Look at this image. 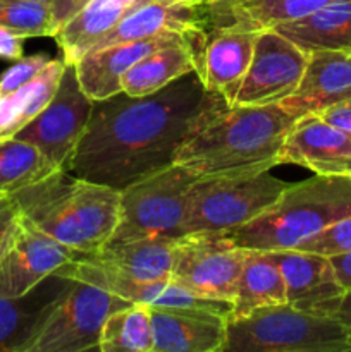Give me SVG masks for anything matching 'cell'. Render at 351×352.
I'll return each mask as SVG.
<instances>
[{"label":"cell","instance_id":"30","mask_svg":"<svg viewBox=\"0 0 351 352\" xmlns=\"http://www.w3.org/2000/svg\"><path fill=\"white\" fill-rule=\"evenodd\" d=\"M155 337L150 308L129 305L105 320L100 336L102 352H153Z\"/></svg>","mask_w":351,"mask_h":352},{"label":"cell","instance_id":"23","mask_svg":"<svg viewBox=\"0 0 351 352\" xmlns=\"http://www.w3.org/2000/svg\"><path fill=\"white\" fill-rule=\"evenodd\" d=\"M174 239H136L107 243L93 253L78 256L134 280H162L171 277Z\"/></svg>","mask_w":351,"mask_h":352},{"label":"cell","instance_id":"29","mask_svg":"<svg viewBox=\"0 0 351 352\" xmlns=\"http://www.w3.org/2000/svg\"><path fill=\"white\" fill-rule=\"evenodd\" d=\"M54 170L41 151L28 141L0 140V199L12 198Z\"/></svg>","mask_w":351,"mask_h":352},{"label":"cell","instance_id":"5","mask_svg":"<svg viewBox=\"0 0 351 352\" xmlns=\"http://www.w3.org/2000/svg\"><path fill=\"white\" fill-rule=\"evenodd\" d=\"M350 339L332 316L295 306H265L243 318L227 320L222 352H348Z\"/></svg>","mask_w":351,"mask_h":352},{"label":"cell","instance_id":"28","mask_svg":"<svg viewBox=\"0 0 351 352\" xmlns=\"http://www.w3.org/2000/svg\"><path fill=\"white\" fill-rule=\"evenodd\" d=\"M286 302V282L277 263L264 251L248 250L237 278L231 318H243L265 306Z\"/></svg>","mask_w":351,"mask_h":352},{"label":"cell","instance_id":"39","mask_svg":"<svg viewBox=\"0 0 351 352\" xmlns=\"http://www.w3.org/2000/svg\"><path fill=\"white\" fill-rule=\"evenodd\" d=\"M332 318H336L337 322L344 327V330H346L348 333V339H350V344H351V291L344 292L339 305H337V308L334 309Z\"/></svg>","mask_w":351,"mask_h":352},{"label":"cell","instance_id":"24","mask_svg":"<svg viewBox=\"0 0 351 352\" xmlns=\"http://www.w3.org/2000/svg\"><path fill=\"white\" fill-rule=\"evenodd\" d=\"M272 30L306 54L320 50L351 54V0H334L299 19L277 24Z\"/></svg>","mask_w":351,"mask_h":352},{"label":"cell","instance_id":"40","mask_svg":"<svg viewBox=\"0 0 351 352\" xmlns=\"http://www.w3.org/2000/svg\"><path fill=\"white\" fill-rule=\"evenodd\" d=\"M31 2H43V3H50L52 0H31Z\"/></svg>","mask_w":351,"mask_h":352},{"label":"cell","instance_id":"26","mask_svg":"<svg viewBox=\"0 0 351 352\" xmlns=\"http://www.w3.org/2000/svg\"><path fill=\"white\" fill-rule=\"evenodd\" d=\"M191 36L145 55L123 78V91L129 96H147L160 91L181 76L196 72Z\"/></svg>","mask_w":351,"mask_h":352},{"label":"cell","instance_id":"27","mask_svg":"<svg viewBox=\"0 0 351 352\" xmlns=\"http://www.w3.org/2000/svg\"><path fill=\"white\" fill-rule=\"evenodd\" d=\"M64 58H52L34 79L0 96V140L14 138L54 98L64 72Z\"/></svg>","mask_w":351,"mask_h":352},{"label":"cell","instance_id":"38","mask_svg":"<svg viewBox=\"0 0 351 352\" xmlns=\"http://www.w3.org/2000/svg\"><path fill=\"white\" fill-rule=\"evenodd\" d=\"M329 260L332 263L334 272H336L337 280L343 285L344 291H351V253L332 256Z\"/></svg>","mask_w":351,"mask_h":352},{"label":"cell","instance_id":"11","mask_svg":"<svg viewBox=\"0 0 351 352\" xmlns=\"http://www.w3.org/2000/svg\"><path fill=\"white\" fill-rule=\"evenodd\" d=\"M308 54L275 30L258 31L250 67L233 105H270L298 88Z\"/></svg>","mask_w":351,"mask_h":352},{"label":"cell","instance_id":"16","mask_svg":"<svg viewBox=\"0 0 351 352\" xmlns=\"http://www.w3.org/2000/svg\"><path fill=\"white\" fill-rule=\"evenodd\" d=\"M200 31H205L202 0H141L93 45L92 50L167 33L189 36Z\"/></svg>","mask_w":351,"mask_h":352},{"label":"cell","instance_id":"10","mask_svg":"<svg viewBox=\"0 0 351 352\" xmlns=\"http://www.w3.org/2000/svg\"><path fill=\"white\" fill-rule=\"evenodd\" d=\"M92 110L93 100L83 91L76 65L65 62L54 98L14 138L36 146L55 170H69Z\"/></svg>","mask_w":351,"mask_h":352},{"label":"cell","instance_id":"25","mask_svg":"<svg viewBox=\"0 0 351 352\" xmlns=\"http://www.w3.org/2000/svg\"><path fill=\"white\" fill-rule=\"evenodd\" d=\"M140 2L141 0L136 3H126L123 0H89L52 36L61 48L64 62L76 64L107 31L112 30Z\"/></svg>","mask_w":351,"mask_h":352},{"label":"cell","instance_id":"20","mask_svg":"<svg viewBox=\"0 0 351 352\" xmlns=\"http://www.w3.org/2000/svg\"><path fill=\"white\" fill-rule=\"evenodd\" d=\"M258 31L206 33L196 74L210 93L233 105L250 67Z\"/></svg>","mask_w":351,"mask_h":352},{"label":"cell","instance_id":"35","mask_svg":"<svg viewBox=\"0 0 351 352\" xmlns=\"http://www.w3.org/2000/svg\"><path fill=\"white\" fill-rule=\"evenodd\" d=\"M315 116L320 117L329 126L337 127V129L346 131V133L351 134V98L336 103V105L327 107L326 110L315 113Z\"/></svg>","mask_w":351,"mask_h":352},{"label":"cell","instance_id":"33","mask_svg":"<svg viewBox=\"0 0 351 352\" xmlns=\"http://www.w3.org/2000/svg\"><path fill=\"white\" fill-rule=\"evenodd\" d=\"M52 58L45 54H34L30 57H21L14 60L16 64L10 65L3 74L0 76V96L7 95V93L16 91L17 88L30 82L31 79L36 78Z\"/></svg>","mask_w":351,"mask_h":352},{"label":"cell","instance_id":"12","mask_svg":"<svg viewBox=\"0 0 351 352\" xmlns=\"http://www.w3.org/2000/svg\"><path fill=\"white\" fill-rule=\"evenodd\" d=\"M55 274L105 289L117 298L129 301L131 305H143L148 308L205 309V311L219 313L226 318H231V313H233V302L231 301L203 298V296L195 294V292L174 284L171 278L148 282L134 280V278L124 277L116 272L98 267V265L92 263L81 256H76L74 260L58 268Z\"/></svg>","mask_w":351,"mask_h":352},{"label":"cell","instance_id":"9","mask_svg":"<svg viewBox=\"0 0 351 352\" xmlns=\"http://www.w3.org/2000/svg\"><path fill=\"white\" fill-rule=\"evenodd\" d=\"M248 250L226 234L193 232L174 239L171 280L195 294L233 302Z\"/></svg>","mask_w":351,"mask_h":352},{"label":"cell","instance_id":"4","mask_svg":"<svg viewBox=\"0 0 351 352\" xmlns=\"http://www.w3.org/2000/svg\"><path fill=\"white\" fill-rule=\"evenodd\" d=\"M346 217H351V175L315 174L289 184L257 219L222 234L243 250H292Z\"/></svg>","mask_w":351,"mask_h":352},{"label":"cell","instance_id":"2","mask_svg":"<svg viewBox=\"0 0 351 352\" xmlns=\"http://www.w3.org/2000/svg\"><path fill=\"white\" fill-rule=\"evenodd\" d=\"M296 122L279 103L229 105L217 96L191 124L176 164L200 177L270 170Z\"/></svg>","mask_w":351,"mask_h":352},{"label":"cell","instance_id":"34","mask_svg":"<svg viewBox=\"0 0 351 352\" xmlns=\"http://www.w3.org/2000/svg\"><path fill=\"white\" fill-rule=\"evenodd\" d=\"M17 220H19V208L12 201V198L0 199V261L9 248Z\"/></svg>","mask_w":351,"mask_h":352},{"label":"cell","instance_id":"31","mask_svg":"<svg viewBox=\"0 0 351 352\" xmlns=\"http://www.w3.org/2000/svg\"><path fill=\"white\" fill-rule=\"evenodd\" d=\"M0 26L26 38L54 36L50 3L31 0H0Z\"/></svg>","mask_w":351,"mask_h":352},{"label":"cell","instance_id":"22","mask_svg":"<svg viewBox=\"0 0 351 352\" xmlns=\"http://www.w3.org/2000/svg\"><path fill=\"white\" fill-rule=\"evenodd\" d=\"M334 0H202L206 33L264 31L299 19Z\"/></svg>","mask_w":351,"mask_h":352},{"label":"cell","instance_id":"17","mask_svg":"<svg viewBox=\"0 0 351 352\" xmlns=\"http://www.w3.org/2000/svg\"><path fill=\"white\" fill-rule=\"evenodd\" d=\"M189 36L181 33H167L147 40L93 48L74 64L79 85L93 102L117 95L123 91V78L138 60L157 48L179 43L188 40Z\"/></svg>","mask_w":351,"mask_h":352},{"label":"cell","instance_id":"3","mask_svg":"<svg viewBox=\"0 0 351 352\" xmlns=\"http://www.w3.org/2000/svg\"><path fill=\"white\" fill-rule=\"evenodd\" d=\"M12 201L33 226L78 253L105 246L119 222L120 191L67 170H54Z\"/></svg>","mask_w":351,"mask_h":352},{"label":"cell","instance_id":"19","mask_svg":"<svg viewBox=\"0 0 351 352\" xmlns=\"http://www.w3.org/2000/svg\"><path fill=\"white\" fill-rule=\"evenodd\" d=\"M71 282L54 274L19 298L0 296V352H31L41 327Z\"/></svg>","mask_w":351,"mask_h":352},{"label":"cell","instance_id":"15","mask_svg":"<svg viewBox=\"0 0 351 352\" xmlns=\"http://www.w3.org/2000/svg\"><path fill=\"white\" fill-rule=\"evenodd\" d=\"M292 164L320 175H351V134L317 116L298 119L279 151V165Z\"/></svg>","mask_w":351,"mask_h":352},{"label":"cell","instance_id":"36","mask_svg":"<svg viewBox=\"0 0 351 352\" xmlns=\"http://www.w3.org/2000/svg\"><path fill=\"white\" fill-rule=\"evenodd\" d=\"M88 2L89 0H52L50 12L55 31H57L62 24L67 23L72 16H76V14H78Z\"/></svg>","mask_w":351,"mask_h":352},{"label":"cell","instance_id":"13","mask_svg":"<svg viewBox=\"0 0 351 352\" xmlns=\"http://www.w3.org/2000/svg\"><path fill=\"white\" fill-rule=\"evenodd\" d=\"M76 256L78 251L45 234L19 212L12 239L0 261V296L28 294Z\"/></svg>","mask_w":351,"mask_h":352},{"label":"cell","instance_id":"7","mask_svg":"<svg viewBox=\"0 0 351 352\" xmlns=\"http://www.w3.org/2000/svg\"><path fill=\"white\" fill-rule=\"evenodd\" d=\"M288 186L270 170L202 177L189 191L184 234L231 232L274 205Z\"/></svg>","mask_w":351,"mask_h":352},{"label":"cell","instance_id":"1","mask_svg":"<svg viewBox=\"0 0 351 352\" xmlns=\"http://www.w3.org/2000/svg\"><path fill=\"white\" fill-rule=\"evenodd\" d=\"M215 98L189 72L151 95L96 100L67 172L120 191L176 164L191 124Z\"/></svg>","mask_w":351,"mask_h":352},{"label":"cell","instance_id":"14","mask_svg":"<svg viewBox=\"0 0 351 352\" xmlns=\"http://www.w3.org/2000/svg\"><path fill=\"white\" fill-rule=\"evenodd\" d=\"M277 263L286 282V302L313 315L332 316L346 291L327 256L298 250L264 251Z\"/></svg>","mask_w":351,"mask_h":352},{"label":"cell","instance_id":"8","mask_svg":"<svg viewBox=\"0 0 351 352\" xmlns=\"http://www.w3.org/2000/svg\"><path fill=\"white\" fill-rule=\"evenodd\" d=\"M72 280V278H71ZM131 302L81 280H72L55 302L31 352L98 351L105 320Z\"/></svg>","mask_w":351,"mask_h":352},{"label":"cell","instance_id":"32","mask_svg":"<svg viewBox=\"0 0 351 352\" xmlns=\"http://www.w3.org/2000/svg\"><path fill=\"white\" fill-rule=\"evenodd\" d=\"M292 250L322 254L327 258L351 253V217L330 223L326 229L310 236L308 239L299 243Z\"/></svg>","mask_w":351,"mask_h":352},{"label":"cell","instance_id":"6","mask_svg":"<svg viewBox=\"0 0 351 352\" xmlns=\"http://www.w3.org/2000/svg\"><path fill=\"white\" fill-rule=\"evenodd\" d=\"M200 175L172 164L120 189L119 222L109 243L184 236L189 191Z\"/></svg>","mask_w":351,"mask_h":352},{"label":"cell","instance_id":"18","mask_svg":"<svg viewBox=\"0 0 351 352\" xmlns=\"http://www.w3.org/2000/svg\"><path fill=\"white\" fill-rule=\"evenodd\" d=\"M351 98V54L320 50L308 54L298 88L279 105L301 119Z\"/></svg>","mask_w":351,"mask_h":352},{"label":"cell","instance_id":"37","mask_svg":"<svg viewBox=\"0 0 351 352\" xmlns=\"http://www.w3.org/2000/svg\"><path fill=\"white\" fill-rule=\"evenodd\" d=\"M23 36L0 26V58L17 60L23 57Z\"/></svg>","mask_w":351,"mask_h":352},{"label":"cell","instance_id":"21","mask_svg":"<svg viewBox=\"0 0 351 352\" xmlns=\"http://www.w3.org/2000/svg\"><path fill=\"white\" fill-rule=\"evenodd\" d=\"M153 352H222L227 320L195 308H150Z\"/></svg>","mask_w":351,"mask_h":352}]
</instances>
